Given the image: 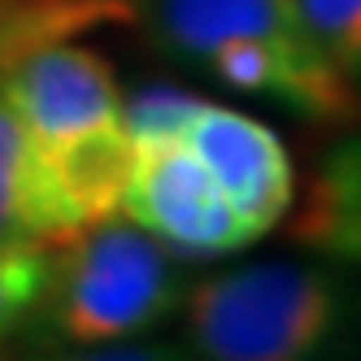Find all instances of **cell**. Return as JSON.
I'll list each match as a JSON object with an SVG mask.
<instances>
[{"label":"cell","instance_id":"obj_7","mask_svg":"<svg viewBox=\"0 0 361 361\" xmlns=\"http://www.w3.org/2000/svg\"><path fill=\"white\" fill-rule=\"evenodd\" d=\"M31 252H48V226L27 135H22V122L5 87H0V257H31Z\"/></svg>","mask_w":361,"mask_h":361},{"label":"cell","instance_id":"obj_9","mask_svg":"<svg viewBox=\"0 0 361 361\" xmlns=\"http://www.w3.org/2000/svg\"><path fill=\"white\" fill-rule=\"evenodd\" d=\"M200 109V96H188L178 87H148L135 100H126V135H131V148L144 144H161V140H183L188 122Z\"/></svg>","mask_w":361,"mask_h":361},{"label":"cell","instance_id":"obj_8","mask_svg":"<svg viewBox=\"0 0 361 361\" xmlns=\"http://www.w3.org/2000/svg\"><path fill=\"white\" fill-rule=\"evenodd\" d=\"M305 27L353 83H361V0H296Z\"/></svg>","mask_w":361,"mask_h":361},{"label":"cell","instance_id":"obj_11","mask_svg":"<svg viewBox=\"0 0 361 361\" xmlns=\"http://www.w3.org/2000/svg\"><path fill=\"white\" fill-rule=\"evenodd\" d=\"M18 361H196L192 353L174 344H96V348H74V353H27Z\"/></svg>","mask_w":361,"mask_h":361},{"label":"cell","instance_id":"obj_4","mask_svg":"<svg viewBox=\"0 0 361 361\" xmlns=\"http://www.w3.org/2000/svg\"><path fill=\"white\" fill-rule=\"evenodd\" d=\"M118 214L188 257H226L252 244V231L222 196L204 161L188 148V140L135 148Z\"/></svg>","mask_w":361,"mask_h":361},{"label":"cell","instance_id":"obj_10","mask_svg":"<svg viewBox=\"0 0 361 361\" xmlns=\"http://www.w3.org/2000/svg\"><path fill=\"white\" fill-rule=\"evenodd\" d=\"M44 283V252L31 257H0V344L22 326V318L35 309Z\"/></svg>","mask_w":361,"mask_h":361},{"label":"cell","instance_id":"obj_2","mask_svg":"<svg viewBox=\"0 0 361 361\" xmlns=\"http://www.w3.org/2000/svg\"><path fill=\"white\" fill-rule=\"evenodd\" d=\"M152 231L109 214L44 252L39 326L70 348L122 344L161 326L183 305V270Z\"/></svg>","mask_w":361,"mask_h":361},{"label":"cell","instance_id":"obj_6","mask_svg":"<svg viewBox=\"0 0 361 361\" xmlns=\"http://www.w3.org/2000/svg\"><path fill=\"white\" fill-rule=\"evenodd\" d=\"M288 244L322 262L361 266V135L331 144L296 183L288 204Z\"/></svg>","mask_w":361,"mask_h":361},{"label":"cell","instance_id":"obj_5","mask_svg":"<svg viewBox=\"0 0 361 361\" xmlns=\"http://www.w3.org/2000/svg\"><path fill=\"white\" fill-rule=\"evenodd\" d=\"M183 140L204 161V170L214 174L222 196L235 204V214L252 231V240L270 235L283 222L296 192L292 157L283 148V140L274 135V126H266L252 114L200 100Z\"/></svg>","mask_w":361,"mask_h":361},{"label":"cell","instance_id":"obj_3","mask_svg":"<svg viewBox=\"0 0 361 361\" xmlns=\"http://www.w3.org/2000/svg\"><path fill=\"white\" fill-rule=\"evenodd\" d=\"M196 361H322L348 318L344 279L314 262H252L183 296Z\"/></svg>","mask_w":361,"mask_h":361},{"label":"cell","instance_id":"obj_1","mask_svg":"<svg viewBox=\"0 0 361 361\" xmlns=\"http://www.w3.org/2000/svg\"><path fill=\"white\" fill-rule=\"evenodd\" d=\"M0 87L27 135L48 248L118 214L135 148L105 53L79 35L48 39L0 70Z\"/></svg>","mask_w":361,"mask_h":361}]
</instances>
